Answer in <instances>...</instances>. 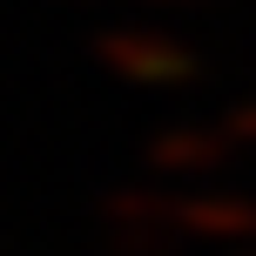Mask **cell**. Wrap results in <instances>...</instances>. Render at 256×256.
Instances as JSON below:
<instances>
[{"mask_svg": "<svg viewBox=\"0 0 256 256\" xmlns=\"http://www.w3.org/2000/svg\"><path fill=\"white\" fill-rule=\"evenodd\" d=\"M142 7H196V0H142Z\"/></svg>", "mask_w": 256, "mask_h": 256, "instance_id": "6", "label": "cell"}, {"mask_svg": "<svg viewBox=\"0 0 256 256\" xmlns=\"http://www.w3.org/2000/svg\"><path fill=\"white\" fill-rule=\"evenodd\" d=\"M94 216H102L108 256H176L189 243L176 222V196H162V189H108Z\"/></svg>", "mask_w": 256, "mask_h": 256, "instance_id": "1", "label": "cell"}, {"mask_svg": "<svg viewBox=\"0 0 256 256\" xmlns=\"http://www.w3.org/2000/svg\"><path fill=\"white\" fill-rule=\"evenodd\" d=\"M176 222L189 243H256V196H176Z\"/></svg>", "mask_w": 256, "mask_h": 256, "instance_id": "4", "label": "cell"}, {"mask_svg": "<svg viewBox=\"0 0 256 256\" xmlns=\"http://www.w3.org/2000/svg\"><path fill=\"white\" fill-rule=\"evenodd\" d=\"M222 128H230L236 148H256V94H250V102H236V108H222Z\"/></svg>", "mask_w": 256, "mask_h": 256, "instance_id": "5", "label": "cell"}, {"mask_svg": "<svg viewBox=\"0 0 256 256\" xmlns=\"http://www.w3.org/2000/svg\"><path fill=\"white\" fill-rule=\"evenodd\" d=\"M94 61L108 74L135 81V88H182V81H196V54L176 34H148V27H102L94 34Z\"/></svg>", "mask_w": 256, "mask_h": 256, "instance_id": "2", "label": "cell"}, {"mask_svg": "<svg viewBox=\"0 0 256 256\" xmlns=\"http://www.w3.org/2000/svg\"><path fill=\"white\" fill-rule=\"evenodd\" d=\"M230 256H256V250H230Z\"/></svg>", "mask_w": 256, "mask_h": 256, "instance_id": "7", "label": "cell"}, {"mask_svg": "<svg viewBox=\"0 0 256 256\" xmlns=\"http://www.w3.org/2000/svg\"><path fill=\"white\" fill-rule=\"evenodd\" d=\"M230 155H236V142H230V128H189V122H176V128H162V135H148V148H142V168L148 176H216V168H230Z\"/></svg>", "mask_w": 256, "mask_h": 256, "instance_id": "3", "label": "cell"}]
</instances>
